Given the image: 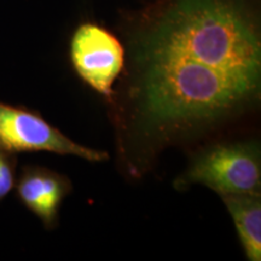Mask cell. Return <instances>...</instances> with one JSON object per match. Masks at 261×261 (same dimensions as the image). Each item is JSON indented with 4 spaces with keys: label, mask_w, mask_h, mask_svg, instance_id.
<instances>
[{
    "label": "cell",
    "mask_w": 261,
    "mask_h": 261,
    "mask_svg": "<svg viewBox=\"0 0 261 261\" xmlns=\"http://www.w3.org/2000/svg\"><path fill=\"white\" fill-rule=\"evenodd\" d=\"M129 77L133 123L158 144L224 121L260 98L259 21L244 0H162L136 33Z\"/></svg>",
    "instance_id": "obj_1"
},
{
    "label": "cell",
    "mask_w": 261,
    "mask_h": 261,
    "mask_svg": "<svg viewBox=\"0 0 261 261\" xmlns=\"http://www.w3.org/2000/svg\"><path fill=\"white\" fill-rule=\"evenodd\" d=\"M202 184L225 195H260L261 156L257 142L215 144L192 160L175 180L177 190Z\"/></svg>",
    "instance_id": "obj_2"
},
{
    "label": "cell",
    "mask_w": 261,
    "mask_h": 261,
    "mask_svg": "<svg viewBox=\"0 0 261 261\" xmlns=\"http://www.w3.org/2000/svg\"><path fill=\"white\" fill-rule=\"evenodd\" d=\"M0 145L11 152L47 151L73 155L90 162H103L107 152L86 148L65 137L40 114L24 107L0 102Z\"/></svg>",
    "instance_id": "obj_3"
},
{
    "label": "cell",
    "mask_w": 261,
    "mask_h": 261,
    "mask_svg": "<svg viewBox=\"0 0 261 261\" xmlns=\"http://www.w3.org/2000/svg\"><path fill=\"white\" fill-rule=\"evenodd\" d=\"M75 73L97 93L112 99L113 85L125 65V50L115 35L96 23H83L70 40Z\"/></svg>",
    "instance_id": "obj_4"
},
{
    "label": "cell",
    "mask_w": 261,
    "mask_h": 261,
    "mask_svg": "<svg viewBox=\"0 0 261 261\" xmlns=\"http://www.w3.org/2000/svg\"><path fill=\"white\" fill-rule=\"evenodd\" d=\"M15 187L19 202L39 218L47 230L57 226L61 205L73 191L67 175L37 165L24 166Z\"/></svg>",
    "instance_id": "obj_5"
},
{
    "label": "cell",
    "mask_w": 261,
    "mask_h": 261,
    "mask_svg": "<svg viewBox=\"0 0 261 261\" xmlns=\"http://www.w3.org/2000/svg\"><path fill=\"white\" fill-rule=\"evenodd\" d=\"M236 226L240 242L249 261L261 260L260 195L220 196Z\"/></svg>",
    "instance_id": "obj_6"
},
{
    "label": "cell",
    "mask_w": 261,
    "mask_h": 261,
    "mask_svg": "<svg viewBox=\"0 0 261 261\" xmlns=\"http://www.w3.org/2000/svg\"><path fill=\"white\" fill-rule=\"evenodd\" d=\"M17 156L0 145V203L16 185Z\"/></svg>",
    "instance_id": "obj_7"
}]
</instances>
